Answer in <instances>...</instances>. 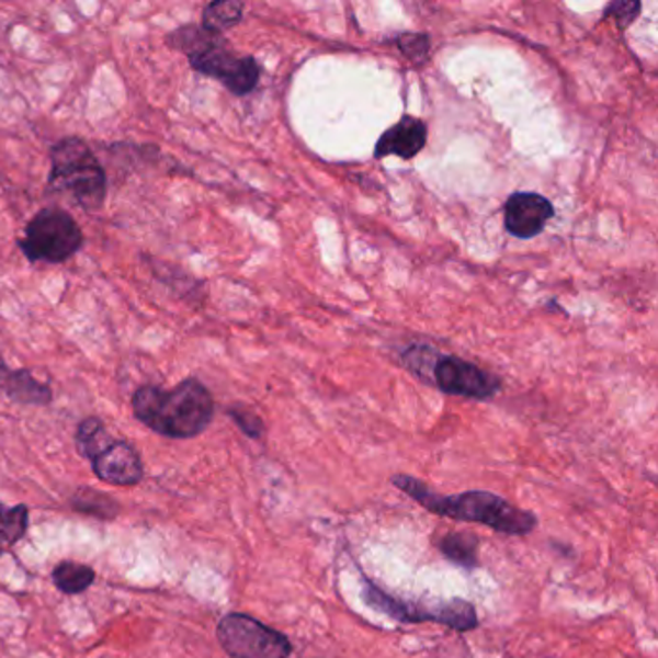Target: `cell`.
<instances>
[{
    "instance_id": "8fae6325",
    "label": "cell",
    "mask_w": 658,
    "mask_h": 658,
    "mask_svg": "<svg viewBox=\"0 0 658 658\" xmlns=\"http://www.w3.org/2000/svg\"><path fill=\"white\" fill-rule=\"evenodd\" d=\"M427 126L426 122L413 118V116H404L393 128L386 129L381 136L375 147V157H390L396 155L400 159H413L416 155L426 147Z\"/></svg>"
},
{
    "instance_id": "4fadbf2b",
    "label": "cell",
    "mask_w": 658,
    "mask_h": 658,
    "mask_svg": "<svg viewBox=\"0 0 658 658\" xmlns=\"http://www.w3.org/2000/svg\"><path fill=\"white\" fill-rule=\"evenodd\" d=\"M441 551L450 563L458 564L464 568L479 566V537L469 531H449L439 538Z\"/></svg>"
},
{
    "instance_id": "7a4b0ae2",
    "label": "cell",
    "mask_w": 658,
    "mask_h": 658,
    "mask_svg": "<svg viewBox=\"0 0 658 658\" xmlns=\"http://www.w3.org/2000/svg\"><path fill=\"white\" fill-rule=\"evenodd\" d=\"M132 408L145 427L169 439H193L215 418V400L197 378H185L172 390L141 386L132 398Z\"/></svg>"
},
{
    "instance_id": "d6986e66",
    "label": "cell",
    "mask_w": 658,
    "mask_h": 658,
    "mask_svg": "<svg viewBox=\"0 0 658 658\" xmlns=\"http://www.w3.org/2000/svg\"><path fill=\"white\" fill-rule=\"evenodd\" d=\"M398 45L401 53L416 65H421L429 57V37L423 33H404L398 37Z\"/></svg>"
},
{
    "instance_id": "ba28073f",
    "label": "cell",
    "mask_w": 658,
    "mask_h": 658,
    "mask_svg": "<svg viewBox=\"0 0 658 658\" xmlns=\"http://www.w3.org/2000/svg\"><path fill=\"white\" fill-rule=\"evenodd\" d=\"M429 367H431V375L427 381H431L441 393L450 396L489 400L500 390V378L477 367L475 363L460 360L454 355L436 353Z\"/></svg>"
},
{
    "instance_id": "30bf717a",
    "label": "cell",
    "mask_w": 658,
    "mask_h": 658,
    "mask_svg": "<svg viewBox=\"0 0 658 658\" xmlns=\"http://www.w3.org/2000/svg\"><path fill=\"white\" fill-rule=\"evenodd\" d=\"M93 472L103 483L132 487L144 479V466L136 449L126 441H114L93 462Z\"/></svg>"
},
{
    "instance_id": "5bb4252c",
    "label": "cell",
    "mask_w": 658,
    "mask_h": 658,
    "mask_svg": "<svg viewBox=\"0 0 658 658\" xmlns=\"http://www.w3.org/2000/svg\"><path fill=\"white\" fill-rule=\"evenodd\" d=\"M114 439L106 431L105 423L99 418H88L81 421L76 431V446L83 458L93 460L113 444Z\"/></svg>"
},
{
    "instance_id": "9a60e30c",
    "label": "cell",
    "mask_w": 658,
    "mask_h": 658,
    "mask_svg": "<svg viewBox=\"0 0 658 658\" xmlns=\"http://www.w3.org/2000/svg\"><path fill=\"white\" fill-rule=\"evenodd\" d=\"M243 18V4L236 0H223V2H211L203 10L201 27L211 33H220L238 25Z\"/></svg>"
},
{
    "instance_id": "277c9868",
    "label": "cell",
    "mask_w": 658,
    "mask_h": 658,
    "mask_svg": "<svg viewBox=\"0 0 658 658\" xmlns=\"http://www.w3.org/2000/svg\"><path fill=\"white\" fill-rule=\"evenodd\" d=\"M106 172L81 137H63L50 147L48 188L65 193L88 213L103 209L106 200Z\"/></svg>"
},
{
    "instance_id": "ffe728a7",
    "label": "cell",
    "mask_w": 658,
    "mask_h": 658,
    "mask_svg": "<svg viewBox=\"0 0 658 658\" xmlns=\"http://www.w3.org/2000/svg\"><path fill=\"white\" fill-rule=\"evenodd\" d=\"M228 416L236 421V426L240 427L243 433L251 436V439H261L265 433V426L259 416H256L253 411L246 410L241 406H234L228 410Z\"/></svg>"
},
{
    "instance_id": "7c38bea8",
    "label": "cell",
    "mask_w": 658,
    "mask_h": 658,
    "mask_svg": "<svg viewBox=\"0 0 658 658\" xmlns=\"http://www.w3.org/2000/svg\"><path fill=\"white\" fill-rule=\"evenodd\" d=\"M0 390L10 400L27 406H48L53 401V390L47 383H41L27 370H10L0 360Z\"/></svg>"
},
{
    "instance_id": "7402d4cb",
    "label": "cell",
    "mask_w": 658,
    "mask_h": 658,
    "mask_svg": "<svg viewBox=\"0 0 658 658\" xmlns=\"http://www.w3.org/2000/svg\"><path fill=\"white\" fill-rule=\"evenodd\" d=\"M0 553H2V546H0Z\"/></svg>"
},
{
    "instance_id": "6da1fadb",
    "label": "cell",
    "mask_w": 658,
    "mask_h": 658,
    "mask_svg": "<svg viewBox=\"0 0 658 658\" xmlns=\"http://www.w3.org/2000/svg\"><path fill=\"white\" fill-rule=\"evenodd\" d=\"M390 481L406 497L413 498L419 506H423L427 512L441 518L479 523L504 535H530L537 527V515L489 490H467L442 497L410 475H394Z\"/></svg>"
},
{
    "instance_id": "44dd1931",
    "label": "cell",
    "mask_w": 658,
    "mask_h": 658,
    "mask_svg": "<svg viewBox=\"0 0 658 658\" xmlns=\"http://www.w3.org/2000/svg\"><path fill=\"white\" fill-rule=\"evenodd\" d=\"M639 10H642L639 2H614V4H611L606 9V14H612V16L616 18L620 27H626V25L632 24L635 18H637Z\"/></svg>"
},
{
    "instance_id": "5b68a950",
    "label": "cell",
    "mask_w": 658,
    "mask_h": 658,
    "mask_svg": "<svg viewBox=\"0 0 658 658\" xmlns=\"http://www.w3.org/2000/svg\"><path fill=\"white\" fill-rule=\"evenodd\" d=\"M363 601L373 611L385 614L388 619L400 624H421L434 622L441 626H449L456 632H469L477 627V612L472 602L464 599H400L386 593L385 589L375 586L370 578L363 576Z\"/></svg>"
},
{
    "instance_id": "3957f363",
    "label": "cell",
    "mask_w": 658,
    "mask_h": 658,
    "mask_svg": "<svg viewBox=\"0 0 658 658\" xmlns=\"http://www.w3.org/2000/svg\"><path fill=\"white\" fill-rule=\"evenodd\" d=\"M167 45L184 53L195 72L218 80L234 95H248L259 83L256 58L238 57L220 35L201 25H182L167 35Z\"/></svg>"
},
{
    "instance_id": "52a82bcc",
    "label": "cell",
    "mask_w": 658,
    "mask_h": 658,
    "mask_svg": "<svg viewBox=\"0 0 658 658\" xmlns=\"http://www.w3.org/2000/svg\"><path fill=\"white\" fill-rule=\"evenodd\" d=\"M217 637L232 658H288L292 643L286 635L248 614L232 612L218 622Z\"/></svg>"
},
{
    "instance_id": "e0dca14e",
    "label": "cell",
    "mask_w": 658,
    "mask_h": 658,
    "mask_svg": "<svg viewBox=\"0 0 658 658\" xmlns=\"http://www.w3.org/2000/svg\"><path fill=\"white\" fill-rule=\"evenodd\" d=\"M72 506L73 510H78L81 514L95 515L101 520H113L114 515L121 512V506L114 498L89 487H81L73 492Z\"/></svg>"
},
{
    "instance_id": "ac0fdd59",
    "label": "cell",
    "mask_w": 658,
    "mask_h": 658,
    "mask_svg": "<svg viewBox=\"0 0 658 658\" xmlns=\"http://www.w3.org/2000/svg\"><path fill=\"white\" fill-rule=\"evenodd\" d=\"M30 523L27 506H4L0 502V546L16 545Z\"/></svg>"
},
{
    "instance_id": "9c48e42d",
    "label": "cell",
    "mask_w": 658,
    "mask_h": 658,
    "mask_svg": "<svg viewBox=\"0 0 658 658\" xmlns=\"http://www.w3.org/2000/svg\"><path fill=\"white\" fill-rule=\"evenodd\" d=\"M553 203L543 195L533 192H518L506 201V230L520 240H530L543 232V228L553 218Z\"/></svg>"
},
{
    "instance_id": "8992f818",
    "label": "cell",
    "mask_w": 658,
    "mask_h": 658,
    "mask_svg": "<svg viewBox=\"0 0 658 658\" xmlns=\"http://www.w3.org/2000/svg\"><path fill=\"white\" fill-rule=\"evenodd\" d=\"M83 246V232L76 218L58 207H45L25 226V234L18 240L25 258L32 263L58 265L72 259Z\"/></svg>"
},
{
    "instance_id": "2e32d148",
    "label": "cell",
    "mask_w": 658,
    "mask_h": 658,
    "mask_svg": "<svg viewBox=\"0 0 658 658\" xmlns=\"http://www.w3.org/2000/svg\"><path fill=\"white\" fill-rule=\"evenodd\" d=\"M53 581L63 593L80 594L93 586L95 570L86 564L60 563L53 571Z\"/></svg>"
}]
</instances>
